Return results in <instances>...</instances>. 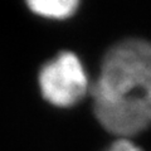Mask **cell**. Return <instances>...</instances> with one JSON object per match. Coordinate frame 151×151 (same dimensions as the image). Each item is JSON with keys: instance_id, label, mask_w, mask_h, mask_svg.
I'll return each instance as SVG.
<instances>
[{"instance_id": "obj_3", "label": "cell", "mask_w": 151, "mask_h": 151, "mask_svg": "<svg viewBox=\"0 0 151 151\" xmlns=\"http://www.w3.org/2000/svg\"><path fill=\"white\" fill-rule=\"evenodd\" d=\"M27 6L42 18L63 20L77 12L81 0H24Z\"/></svg>"}, {"instance_id": "obj_1", "label": "cell", "mask_w": 151, "mask_h": 151, "mask_svg": "<svg viewBox=\"0 0 151 151\" xmlns=\"http://www.w3.org/2000/svg\"><path fill=\"white\" fill-rule=\"evenodd\" d=\"M89 101L115 139L135 140L151 129V40L130 37L103 52Z\"/></svg>"}, {"instance_id": "obj_4", "label": "cell", "mask_w": 151, "mask_h": 151, "mask_svg": "<svg viewBox=\"0 0 151 151\" xmlns=\"http://www.w3.org/2000/svg\"><path fill=\"white\" fill-rule=\"evenodd\" d=\"M105 151H144L142 147L131 139H115Z\"/></svg>"}, {"instance_id": "obj_2", "label": "cell", "mask_w": 151, "mask_h": 151, "mask_svg": "<svg viewBox=\"0 0 151 151\" xmlns=\"http://www.w3.org/2000/svg\"><path fill=\"white\" fill-rule=\"evenodd\" d=\"M37 81L42 98L58 110H70L87 101L92 86L84 60L70 49L58 50L47 59Z\"/></svg>"}]
</instances>
